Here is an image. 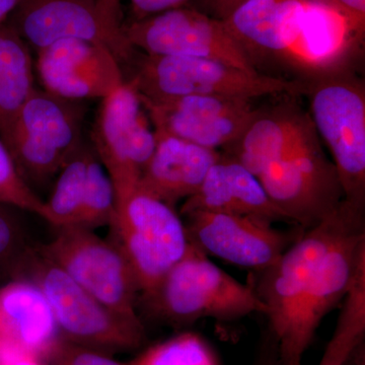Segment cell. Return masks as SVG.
Listing matches in <instances>:
<instances>
[{"instance_id": "obj_17", "label": "cell", "mask_w": 365, "mask_h": 365, "mask_svg": "<svg viewBox=\"0 0 365 365\" xmlns=\"http://www.w3.org/2000/svg\"><path fill=\"white\" fill-rule=\"evenodd\" d=\"M155 151L144 168L138 188L174 207L198 191L222 155L184 139L155 131Z\"/></svg>"}, {"instance_id": "obj_23", "label": "cell", "mask_w": 365, "mask_h": 365, "mask_svg": "<svg viewBox=\"0 0 365 365\" xmlns=\"http://www.w3.org/2000/svg\"><path fill=\"white\" fill-rule=\"evenodd\" d=\"M117 207L114 184L93 148L88 160L83 203L76 227L93 228L111 225Z\"/></svg>"}, {"instance_id": "obj_32", "label": "cell", "mask_w": 365, "mask_h": 365, "mask_svg": "<svg viewBox=\"0 0 365 365\" xmlns=\"http://www.w3.org/2000/svg\"><path fill=\"white\" fill-rule=\"evenodd\" d=\"M355 20L365 24V0H332Z\"/></svg>"}, {"instance_id": "obj_28", "label": "cell", "mask_w": 365, "mask_h": 365, "mask_svg": "<svg viewBox=\"0 0 365 365\" xmlns=\"http://www.w3.org/2000/svg\"><path fill=\"white\" fill-rule=\"evenodd\" d=\"M134 20H141L148 16L179 9L188 4L190 0H129Z\"/></svg>"}, {"instance_id": "obj_8", "label": "cell", "mask_w": 365, "mask_h": 365, "mask_svg": "<svg viewBox=\"0 0 365 365\" xmlns=\"http://www.w3.org/2000/svg\"><path fill=\"white\" fill-rule=\"evenodd\" d=\"M57 230L56 237L38 251L108 309L141 323L136 313L135 276L116 245L88 228L71 225Z\"/></svg>"}, {"instance_id": "obj_6", "label": "cell", "mask_w": 365, "mask_h": 365, "mask_svg": "<svg viewBox=\"0 0 365 365\" xmlns=\"http://www.w3.org/2000/svg\"><path fill=\"white\" fill-rule=\"evenodd\" d=\"M110 227L112 242L130 265L143 294L157 287L190 246L184 222L174 207L139 188L117 199Z\"/></svg>"}, {"instance_id": "obj_9", "label": "cell", "mask_w": 365, "mask_h": 365, "mask_svg": "<svg viewBox=\"0 0 365 365\" xmlns=\"http://www.w3.org/2000/svg\"><path fill=\"white\" fill-rule=\"evenodd\" d=\"M257 178L290 225L304 230L323 222L343 200L337 170L326 157L318 133Z\"/></svg>"}, {"instance_id": "obj_14", "label": "cell", "mask_w": 365, "mask_h": 365, "mask_svg": "<svg viewBox=\"0 0 365 365\" xmlns=\"http://www.w3.org/2000/svg\"><path fill=\"white\" fill-rule=\"evenodd\" d=\"M141 102L155 131L215 150L237 140L260 110L253 107V100L225 96Z\"/></svg>"}, {"instance_id": "obj_34", "label": "cell", "mask_w": 365, "mask_h": 365, "mask_svg": "<svg viewBox=\"0 0 365 365\" xmlns=\"http://www.w3.org/2000/svg\"><path fill=\"white\" fill-rule=\"evenodd\" d=\"M248 1V0H225V4L220 7V11H218L216 19L218 20H225L228 14H232L237 7L242 6L244 2Z\"/></svg>"}, {"instance_id": "obj_27", "label": "cell", "mask_w": 365, "mask_h": 365, "mask_svg": "<svg viewBox=\"0 0 365 365\" xmlns=\"http://www.w3.org/2000/svg\"><path fill=\"white\" fill-rule=\"evenodd\" d=\"M51 365H127L112 359L111 355L72 344L62 339L50 355Z\"/></svg>"}, {"instance_id": "obj_12", "label": "cell", "mask_w": 365, "mask_h": 365, "mask_svg": "<svg viewBox=\"0 0 365 365\" xmlns=\"http://www.w3.org/2000/svg\"><path fill=\"white\" fill-rule=\"evenodd\" d=\"M192 246L240 267L260 271L272 265L304 232L279 230L265 218L195 211L184 215Z\"/></svg>"}, {"instance_id": "obj_19", "label": "cell", "mask_w": 365, "mask_h": 365, "mask_svg": "<svg viewBox=\"0 0 365 365\" xmlns=\"http://www.w3.org/2000/svg\"><path fill=\"white\" fill-rule=\"evenodd\" d=\"M195 211L257 216L273 223L290 225L269 198L258 178L241 163L222 155L208 170L198 191L182 204V215Z\"/></svg>"}, {"instance_id": "obj_24", "label": "cell", "mask_w": 365, "mask_h": 365, "mask_svg": "<svg viewBox=\"0 0 365 365\" xmlns=\"http://www.w3.org/2000/svg\"><path fill=\"white\" fill-rule=\"evenodd\" d=\"M127 365H222L198 334L185 332L151 346Z\"/></svg>"}, {"instance_id": "obj_16", "label": "cell", "mask_w": 365, "mask_h": 365, "mask_svg": "<svg viewBox=\"0 0 365 365\" xmlns=\"http://www.w3.org/2000/svg\"><path fill=\"white\" fill-rule=\"evenodd\" d=\"M62 340L44 294L26 278L0 284V349L49 359Z\"/></svg>"}, {"instance_id": "obj_11", "label": "cell", "mask_w": 365, "mask_h": 365, "mask_svg": "<svg viewBox=\"0 0 365 365\" xmlns=\"http://www.w3.org/2000/svg\"><path fill=\"white\" fill-rule=\"evenodd\" d=\"M138 93L125 83L102 100L93 131V150L107 170L117 199L138 188L157 136Z\"/></svg>"}, {"instance_id": "obj_20", "label": "cell", "mask_w": 365, "mask_h": 365, "mask_svg": "<svg viewBox=\"0 0 365 365\" xmlns=\"http://www.w3.org/2000/svg\"><path fill=\"white\" fill-rule=\"evenodd\" d=\"M30 47L9 24L0 25V136L36 90Z\"/></svg>"}, {"instance_id": "obj_3", "label": "cell", "mask_w": 365, "mask_h": 365, "mask_svg": "<svg viewBox=\"0 0 365 365\" xmlns=\"http://www.w3.org/2000/svg\"><path fill=\"white\" fill-rule=\"evenodd\" d=\"M20 278L33 281L44 294L60 335L67 342L108 355L143 345V323L108 309L37 248H33Z\"/></svg>"}, {"instance_id": "obj_18", "label": "cell", "mask_w": 365, "mask_h": 365, "mask_svg": "<svg viewBox=\"0 0 365 365\" xmlns=\"http://www.w3.org/2000/svg\"><path fill=\"white\" fill-rule=\"evenodd\" d=\"M317 131L311 116L297 107L261 111L230 145L223 157L241 163L258 177L269 165L292 153Z\"/></svg>"}, {"instance_id": "obj_25", "label": "cell", "mask_w": 365, "mask_h": 365, "mask_svg": "<svg viewBox=\"0 0 365 365\" xmlns=\"http://www.w3.org/2000/svg\"><path fill=\"white\" fill-rule=\"evenodd\" d=\"M0 203L24 209L47 220L45 202L36 195L16 169L6 143L0 137Z\"/></svg>"}, {"instance_id": "obj_35", "label": "cell", "mask_w": 365, "mask_h": 365, "mask_svg": "<svg viewBox=\"0 0 365 365\" xmlns=\"http://www.w3.org/2000/svg\"><path fill=\"white\" fill-rule=\"evenodd\" d=\"M349 361L353 362L354 365H365V350L364 344L360 346L359 349L356 350L349 359Z\"/></svg>"}, {"instance_id": "obj_5", "label": "cell", "mask_w": 365, "mask_h": 365, "mask_svg": "<svg viewBox=\"0 0 365 365\" xmlns=\"http://www.w3.org/2000/svg\"><path fill=\"white\" fill-rule=\"evenodd\" d=\"M83 116L78 102L36 88L0 136L31 188L57 176L83 143Z\"/></svg>"}, {"instance_id": "obj_4", "label": "cell", "mask_w": 365, "mask_h": 365, "mask_svg": "<svg viewBox=\"0 0 365 365\" xmlns=\"http://www.w3.org/2000/svg\"><path fill=\"white\" fill-rule=\"evenodd\" d=\"M311 119L332 155L343 199L365 205V90L350 71L306 81Z\"/></svg>"}, {"instance_id": "obj_13", "label": "cell", "mask_w": 365, "mask_h": 365, "mask_svg": "<svg viewBox=\"0 0 365 365\" xmlns=\"http://www.w3.org/2000/svg\"><path fill=\"white\" fill-rule=\"evenodd\" d=\"M6 23L36 51L61 40H83L105 46L122 63L136 50L97 0H21Z\"/></svg>"}, {"instance_id": "obj_36", "label": "cell", "mask_w": 365, "mask_h": 365, "mask_svg": "<svg viewBox=\"0 0 365 365\" xmlns=\"http://www.w3.org/2000/svg\"><path fill=\"white\" fill-rule=\"evenodd\" d=\"M4 280H6L4 279V278L0 277V284H1V283H4Z\"/></svg>"}, {"instance_id": "obj_2", "label": "cell", "mask_w": 365, "mask_h": 365, "mask_svg": "<svg viewBox=\"0 0 365 365\" xmlns=\"http://www.w3.org/2000/svg\"><path fill=\"white\" fill-rule=\"evenodd\" d=\"M143 297L151 314L172 326L191 325L202 319L235 321L266 313L253 288L235 279L191 244L181 260Z\"/></svg>"}, {"instance_id": "obj_31", "label": "cell", "mask_w": 365, "mask_h": 365, "mask_svg": "<svg viewBox=\"0 0 365 365\" xmlns=\"http://www.w3.org/2000/svg\"><path fill=\"white\" fill-rule=\"evenodd\" d=\"M97 1L110 23L116 28H123L121 0H97Z\"/></svg>"}, {"instance_id": "obj_1", "label": "cell", "mask_w": 365, "mask_h": 365, "mask_svg": "<svg viewBox=\"0 0 365 365\" xmlns=\"http://www.w3.org/2000/svg\"><path fill=\"white\" fill-rule=\"evenodd\" d=\"M136 52V51H135ZM135 52L127 63L132 76L125 79L141 100L160 102L186 96H225L254 98L304 95L306 81L287 79L207 58L157 56Z\"/></svg>"}, {"instance_id": "obj_22", "label": "cell", "mask_w": 365, "mask_h": 365, "mask_svg": "<svg viewBox=\"0 0 365 365\" xmlns=\"http://www.w3.org/2000/svg\"><path fill=\"white\" fill-rule=\"evenodd\" d=\"M91 153L93 148L81 143L57 174L51 195L45 202L46 222L53 227H71L76 223L85 194Z\"/></svg>"}, {"instance_id": "obj_7", "label": "cell", "mask_w": 365, "mask_h": 365, "mask_svg": "<svg viewBox=\"0 0 365 365\" xmlns=\"http://www.w3.org/2000/svg\"><path fill=\"white\" fill-rule=\"evenodd\" d=\"M337 225L304 295L292 344L277 365H302L319 324L344 299L365 264V205L343 199Z\"/></svg>"}, {"instance_id": "obj_30", "label": "cell", "mask_w": 365, "mask_h": 365, "mask_svg": "<svg viewBox=\"0 0 365 365\" xmlns=\"http://www.w3.org/2000/svg\"><path fill=\"white\" fill-rule=\"evenodd\" d=\"M0 365H51L49 360L19 351L0 349Z\"/></svg>"}, {"instance_id": "obj_10", "label": "cell", "mask_w": 365, "mask_h": 365, "mask_svg": "<svg viewBox=\"0 0 365 365\" xmlns=\"http://www.w3.org/2000/svg\"><path fill=\"white\" fill-rule=\"evenodd\" d=\"M132 47L157 56L218 60L246 71H259L222 20L194 9H170L123 25Z\"/></svg>"}, {"instance_id": "obj_33", "label": "cell", "mask_w": 365, "mask_h": 365, "mask_svg": "<svg viewBox=\"0 0 365 365\" xmlns=\"http://www.w3.org/2000/svg\"><path fill=\"white\" fill-rule=\"evenodd\" d=\"M21 0H0V25L6 23Z\"/></svg>"}, {"instance_id": "obj_29", "label": "cell", "mask_w": 365, "mask_h": 365, "mask_svg": "<svg viewBox=\"0 0 365 365\" xmlns=\"http://www.w3.org/2000/svg\"><path fill=\"white\" fill-rule=\"evenodd\" d=\"M277 340L266 326L261 334L256 355H255L253 364L252 365H277Z\"/></svg>"}, {"instance_id": "obj_21", "label": "cell", "mask_w": 365, "mask_h": 365, "mask_svg": "<svg viewBox=\"0 0 365 365\" xmlns=\"http://www.w3.org/2000/svg\"><path fill=\"white\" fill-rule=\"evenodd\" d=\"M343 299L337 325L319 365H346L353 353L364 344L365 264Z\"/></svg>"}, {"instance_id": "obj_15", "label": "cell", "mask_w": 365, "mask_h": 365, "mask_svg": "<svg viewBox=\"0 0 365 365\" xmlns=\"http://www.w3.org/2000/svg\"><path fill=\"white\" fill-rule=\"evenodd\" d=\"M37 53L44 91L64 100H103L125 83L121 63L105 46L66 39Z\"/></svg>"}, {"instance_id": "obj_26", "label": "cell", "mask_w": 365, "mask_h": 365, "mask_svg": "<svg viewBox=\"0 0 365 365\" xmlns=\"http://www.w3.org/2000/svg\"><path fill=\"white\" fill-rule=\"evenodd\" d=\"M32 250L20 225L6 205L0 203V277L9 280L20 277Z\"/></svg>"}]
</instances>
